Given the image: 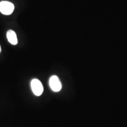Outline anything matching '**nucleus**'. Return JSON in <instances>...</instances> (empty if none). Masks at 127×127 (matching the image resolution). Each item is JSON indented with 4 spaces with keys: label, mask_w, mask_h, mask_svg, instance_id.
<instances>
[{
    "label": "nucleus",
    "mask_w": 127,
    "mask_h": 127,
    "mask_svg": "<svg viewBox=\"0 0 127 127\" xmlns=\"http://www.w3.org/2000/svg\"><path fill=\"white\" fill-rule=\"evenodd\" d=\"M14 10V5L8 1H1L0 2V12L4 15H10Z\"/></svg>",
    "instance_id": "obj_1"
},
{
    "label": "nucleus",
    "mask_w": 127,
    "mask_h": 127,
    "mask_svg": "<svg viewBox=\"0 0 127 127\" xmlns=\"http://www.w3.org/2000/svg\"><path fill=\"white\" fill-rule=\"evenodd\" d=\"M32 92L36 96H40L44 91V87L41 81L37 79H34L31 82Z\"/></svg>",
    "instance_id": "obj_2"
},
{
    "label": "nucleus",
    "mask_w": 127,
    "mask_h": 127,
    "mask_svg": "<svg viewBox=\"0 0 127 127\" xmlns=\"http://www.w3.org/2000/svg\"><path fill=\"white\" fill-rule=\"evenodd\" d=\"M50 86L51 90L54 92H59L62 88V85L58 77L56 75H53L50 78Z\"/></svg>",
    "instance_id": "obj_3"
},
{
    "label": "nucleus",
    "mask_w": 127,
    "mask_h": 127,
    "mask_svg": "<svg viewBox=\"0 0 127 127\" xmlns=\"http://www.w3.org/2000/svg\"><path fill=\"white\" fill-rule=\"evenodd\" d=\"M7 37L9 43L12 44V45H17L18 43L17 35H16L15 32L12 30H9L7 31Z\"/></svg>",
    "instance_id": "obj_4"
},
{
    "label": "nucleus",
    "mask_w": 127,
    "mask_h": 127,
    "mask_svg": "<svg viewBox=\"0 0 127 127\" xmlns=\"http://www.w3.org/2000/svg\"><path fill=\"white\" fill-rule=\"evenodd\" d=\"M1 51V46H0V52Z\"/></svg>",
    "instance_id": "obj_5"
}]
</instances>
